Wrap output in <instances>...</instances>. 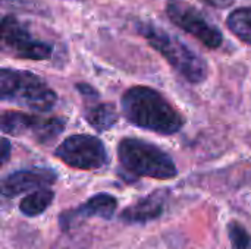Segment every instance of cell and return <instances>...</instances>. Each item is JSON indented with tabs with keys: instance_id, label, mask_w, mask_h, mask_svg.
Returning a JSON list of instances; mask_svg holds the SVG:
<instances>
[{
	"instance_id": "obj_2",
	"label": "cell",
	"mask_w": 251,
	"mask_h": 249,
	"mask_svg": "<svg viewBox=\"0 0 251 249\" xmlns=\"http://www.w3.org/2000/svg\"><path fill=\"white\" fill-rule=\"evenodd\" d=\"M121 167L132 178L172 179L178 175L174 160L157 145L138 138H124L118 144Z\"/></svg>"
},
{
	"instance_id": "obj_10",
	"label": "cell",
	"mask_w": 251,
	"mask_h": 249,
	"mask_svg": "<svg viewBox=\"0 0 251 249\" xmlns=\"http://www.w3.org/2000/svg\"><path fill=\"white\" fill-rule=\"evenodd\" d=\"M116 208H118V200L113 195L107 192H99L90 197L85 204L62 213L59 217V225L62 230H69L87 219L97 217L103 220H110Z\"/></svg>"
},
{
	"instance_id": "obj_17",
	"label": "cell",
	"mask_w": 251,
	"mask_h": 249,
	"mask_svg": "<svg viewBox=\"0 0 251 249\" xmlns=\"http://www.w3.org/2000/svg\"><path fill=\"white\" fill-rule=\"evenodd\" d=\"M76 90L79 91L81 95H84L88 100H97L99 98V92L96 91V88L91 87V85H88V84L79 82V84H76Z\"/></svg>"
},
{
	"instance_id": "obj_6",
	"label": "cell",
	"mask_w": 251,
	"mask_h": 249,
	"mask_svg": "<svg viewBox=\"0 0 251 249\" xmlns=\"http://www.w3.org/2000/svg\"><path fill=\"white\" fill-rule=\"evenodd\" d=\"M66 128L65 117H41L16 110L0 113V131L12 136H26L38 144H51Z\"/></svg>"
},
{
	"instance_id": "obj_16",
	"label": "cell",
	"mask_w": 251,
	"mask_h": 249,
	"mask_svg": "<svg viewBox=\"0 0 251 249\" xmlns=\"http://www.w3.org/2000/svg\"><path fill=\"white\" fill-rule=\"evenodd\" d=\"M10 156H12V144L9 142V139L0 136V169L9 161Z\"/></svg>"
},
{
	"instance_id": "obj_9",
	"label": "cell",
	"mask_w": 251,
	"mask_h": 249,
	"mask_svg": "<svg viewBox=\"0 0 251 249\" xmlns=\"http://www.w3.org/2000/svg\"><path fill=\"white\" fill-rule=\"evenodd\" d=\"M57 181V175L51 169L32 167L15 170L0 179V195L15 198L24 192L37 191L51 186Z\"/></svg>"
},
{
	"instance_id": "obj_4",
	"label": "cell",
	"mask_w": 251,
	"mask_h": 249,
	"mask_svg": "<svg viewBox=\"0 0 251 249\" xmlns=\"http://www.w3.org/2000/svg\"><path fill=\"white\" fill-rule=\"evenodd\" d=\"M138 31L149 41V44L154 50H157L171 63V66L178 70L187 81L199 84L206 79V62L190 47H187L179 38L168 34L165 29L151 23H140Z\"/></svg>"
},
{
	"instance_id": "obj_12",
	"label": "cell",
	"mask_w": 251,
	"mask_h": 249,
	"mask_svg": "<svg viewBox=\"0 0 251 249\" xmlns=\"http://www.w3.org/2000/svg\"><path fill=\"white\" fill-rule=\"evenodd\" d=\"M84 117L97 132H106L116 125L119 120V113L112 103H94L85 107Z\"/></svg>"
},
{
	"instance_id": "obj_15",
	"label": "cell",
	"mask_w": 251,
	"mask_h": 249,
	"mask_svg": "<svg viewBox=\"0 0 251 249\" xmlns=\"http://www.w3.org/2000/svg\"><path fill=\"white\" fill-rule=\"evenodd\" d=\"M228 235L232 249H250L251 236L250 233L237 222H231L228 225Z\"/></svg>"
},
{
	"instance_id": "obj_3",
	"label": "cell",
	"mask_w": 251,
	"mask_h": 249,
	"mask_svg": "<svg viewBox=\"0 0 251 249\" xmlns=\"http://www.w3.org/2000/svg\"><path fill=\"white\" fill-rule=\"evenodd\" d=\"M0 100L46 113L54 107L57 95L41 76L29 70L0 68Z\"/></svg>"
},
{
	"instance_id": "obj_18",
	"label": "cell",
	"mask_w": 251,
	"mask_h": 249,
	"mask_svg": "<svg viewBox=\"0 0 251 249\" xmlns=\"http://www.w3.org/2000/svg\"><path fill=\"white\" fill-rule=\"evenodd\" d=\"M204 1L206 4L212 6V7H218V9H225V7H229L235 0H201Z\"/></svg>"
},
{
	"instance_id": "obj_7",
	"label": "cell",
	"mask_w": 251,
	"mask_h": 249,
	"mask_svg": "<svg viewBox=\"0 0 251 249\" xmlns=\"http://www.w3.org/2000/svg\"><path fill=\"white\" fill-rule=\"evenodd\" d=\"M54 157L68 167L79 170H99L109 163L103 141L87 134L71 135L63 139L56 148Z\"/></svg>"
},
{
	"instance_id": "obj_14",
	"label": "cell",
	"mask_w": 251,
	"mask_h": 249,
	"mask_svg": "<svg viewBox=\"0 0 251 249\" xmlns=\"http://www.w3.org/2000/svg\"><path fill=\"white\" fill-rule=\"evenodd\" d=\"M226 25L240 40L251 44V7L234 10L229 15Z\"/></svg>"
},
{
	"instance_id": "obj_11",
	"label": "cell",
	"mask_w": 251,
	"mask_h": 249,
	"mask_svg": "<svg viewBox=\"0 0 251 249\" xmlns=\"http://www.w3.org/2000/svg\"><path fill=\"white\" fill-rule=\"evenodd\" d=\"M166 201V192L165 191H156L132 205L126 207L121 213V220L125 223H147L151 220H156L162 216Z\"/></svg>"
},
{
	"instance_id": "obj_8",
	"label": "cell",
	"mask_w": 251,
	"mask_h": 249,
	"mask_svg": "<svg viewBox=\"0 0 251 249\" xmlns=\"http://www.w3.org/2000/svg\"><path fill=\"white\" fill-rule=\"evenodd\" d=\"M171 21L184 31L194 35L209 48H218L222 44V32L212 22L207 21L197 9L187 3H171L166 7Z\"/></svg>"
},
{
	"instance_id": "obj_13",
	"label": "cell",
	"mask_w": 251,
	"mask_h": 249,
	"mask_svg": "<svg viewBox=\"0 0 251 249\" xmlns=\"http://www.w3.org/2000/svg\"><path fill=\"white\" fill-rule=\"evenodd\" d=\"M53 200H54V192L51 189L49 188L37 189L21 201L19 210L26 217H37L41 216L51 205Z\"/></svg>"
},
{
	"instance_id": "obj_1",
	"label": "cell",
	"mask_w": 251,
	"mask_h": 249,
	"mask_svg": "<svg viewBox=\"0 0 251 249\" xmlns=\"http://www.w3.org/2000/svg\"><path fill=\"white\" fill-rule=\"evenodd\" d=\"M121 106L129 123L156 134L172 135L184 125V117L175 107L160 92L149 87L137 85L126 90Z\"/></svg>"
},
{
	"instance_id": "obj_5",
	"label": "cell",
	"mask_w": 251,
	"mask_h": 249,
	"mask_svg": "<svg viewBox=\"0 0 251 249\" xmlns=\"http://www.w3.org/2000/svg\"><path fill=\"white\" fill-rule=\"evenodd\" d=\"M54 47L47 40L37 37L29 26L15 15L0 19V53L21 60H47Z\"/></svg>"
}]
</instances>
